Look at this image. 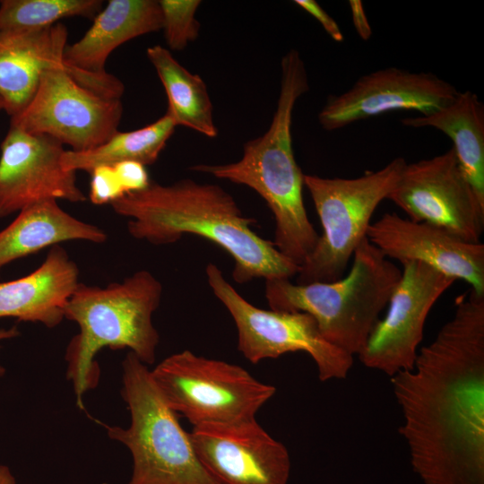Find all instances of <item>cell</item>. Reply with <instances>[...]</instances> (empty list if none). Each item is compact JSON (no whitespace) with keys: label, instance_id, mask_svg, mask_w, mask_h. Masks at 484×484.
Returning a JSON list of instances; mask_svg holds the SVG:
<instances>
[{"label":"cell","instance_id":"f546056e","mask_svg":"<svg viewBox=\"0 0 484 484\" xmlns=\"http://www.w3.org/2000/svg\"><path fill=\"white\" fill-rule=\"evenodd\" d=\"M0 484H16L15 477L6 465L0 464Z\"/></svg>","mask_w":484,"mask_h":484},{"label":"cell","instance_id":"e0dca14e","mask_svg":"<svg viewBox=\"0 0 484 484\" xmlns=\"http://www.w3.org/2000/svg\"><path fill=\"white\" fill-rule=\"evenodd\" d=\"M367 238L386 258L420 262L484 295V245L462 240L437 226L386 212L371 223Z\"/></svg>","mask_w":484,"mask_h":484},{"label":"cell","instance_id":"5bb4252c","mask_svg":"<svg viewBox=\"0 0 484 484\" xmlns=\"http://www.w3.org/2000/svg\"><path fill=\"white\" fill-rule=\"evenodd\" d=\"M190 437L201 462L221 484H288V449L256 419L198 425Z\"/></svg>","mask_w":484,"mask_h":484},{"label":"cell","instance_id":"9c48e42d","mask_svg":"<svg viewBox=\"0 0 484 484\" xmlns=\"http://www.w3.org/2000/svg\"><path fill=\"white\" fill-rule=\"evenodd\" d=\"M205 272L212 293L236 324L238 350L246 360L257 364L302 351L314 360L320 381L347 377L353 356L327 341L310 315L259 308L236 290L216 264H209Z\"/></svg>","mask_w":484,"mask_h":484},{"label":"cell","instance_id":"484cf974","mask_svg":"<svg viewBox=\"0 0 484 484\" xmlns=\"http://www.w3.org/2000/svg\"><path fill=\"white\" fill-rule=\"evenodd\" d=\"M90 174L89 198L93 204H110L127 194L114 165L97 167Z\"/></svg>","mask_w":484,"mask_h":484},{"label":"cell","instance_id":"277c9868","mask_svg":"<svg viewBox=\"0 0 484 484\" xmlns=\"http://www.w3.org/2000/svg\"><path fill=\"white\" fill-rule=\"evenodd\" d=\"M161 295L162 284L147 270L105 288L79 283L65 305V318L79 326L65 360L80 409H84L85 393L98 385L99 368L94 358L102 348L128 349L145 365L155 361L160 336L152 315Z\"/></svg>","mask_w":484,"mask_h":484},{"label":"cell","instance_id":"d6986e66","mask_svg":"<svg viewBox=\"0 0 484 484\" xmlns=\"http://www.w3.org/2000/svg\"><path fill=\"white\" fill-rule=\"evenodd\" d=\"M79 283L76 263L60 245L51 246L35 271L0 282V317L56 327L65 318V305Z\"/></svg>","mask_w":484,"mask_h":484},{"label":"cell","instance_id":"f1b7e54d","mask_svg":"<svg viewBox=\"0 0 484 484\" xmlns=\"http://www.w3.org/2000/svg\"><path fill=\"white\" fill-rule=\"evenodd\" d=\"M19 334H20V332L15 326H13L8 329L1 328L0 329V342L4 340L14 338L18 336ZM0 348H1V344H0ZM4 373H5L4 367L0 365V376H3Z\"/></svg>","mask_w":484,"mask_h":484},{"label":"cell","instance_id":"d4e9b609","mask_svg":"<svg viewBox=\"0 0 484 484\" xmlns=\"http://www.w3.org/2000/svg\"><path fill=\"white\" fill-rule=\"evenodd\" d=\"M162 29L169 48L182 50L199 35L200 23L195 13L199 0H160Z\"/></svg>","mask_w":484,"mask_h":484},{"label":"cell","instance_id":"30bf717a","mask_svg":"<svg viewBox=\"0 0 484 484\" xmlns=\"http://www.w3.org/2000/svg\"><path fill=\"white\" fill-rule=\"evenodd\" d=\"M120 99L102 97L78 83L65 66L46 70L28 106L10 126L49 136L73 151L94 149L118 131Z\"/></svg>","mask_w":484,"mask_h":484},{"label":"cell","instance_id":"7a4b0ae2","mask_svg":"<svg viewBox=\"0 0 484 484\" xmlns=\"http://www.w3.org/2000/svg\"><path fill=\"white\" fill-rule=\"evenodd\" d=\"M110 205L128 218L127 230L136 239L168 245L190 234L215 243L232 257V277L239 284L258 278L290 279L299 272L272 241L252 229L255 219L244 216L220 186L188 178L168 186L151 181Z\"/></svg>","mask_w":484,"mask_h":484},{"label":"cell","instance_id":"4316f807","mask_svg":"<svg viewBox=\"0 0 484 484\" xmlns=\"http://www.w3.org/2000/svg\"><path fill=\"white\" fill-rule=\"evenodd\" d=\"M294 3L312 15L326 33L336 42L343 40V34L335 20L315 0H295Z\"/></svg>","mask_w":484,"mask_h":484},{"label":"cell","instance_id":"603a6c76","mask_svg":"<svg viewBox=\"0 0 484 484\" xmlns=\"http://www.w3.org/2000/svg\"><path fill=\"white\" fill-rule=\"evenodd\" d=\"M176 124L167 112L142 128L114 134L99 146L84 151L65 150L61 158L65 169L91 173L95 168L124 161L153 164L172 135Z\"/></svg>","mask_w":484,"mask_h":484},{"label":"cell","instance_id":"ffe728a7","mask_svg":"<svg viewBox=\"0 0 484 484\" xmlns=\"http://www.w3.org/2000/svg\"><path fill=\"white\" fill-rule=\"evenodd\" d=\"M83 240L104 243L107 234L63 210L56 200H45L18 212L0 231V268L14 260L60 243Z\"/></svg>","mask_w":484,"mask_h":484},{"label":"cell","instance_id":"ba28073f","mask_svg":"<svg viewBox=\"0 0 484 484\" xmlns=\"http://www.w3.org/2000/svg\"><path fill=\"white\" fill-rule=\"evenodd\" d=\"M151 376L168 406L193 427L255 419L276 392L240 366L188 350L164 359Z\"/></svg>","mask_w":484,"mask_h":484},{"label":"cell","instance_id":"8992f818","mask_svg":"<svg viewBox=\"0 0 484 484\" xmlns=\"http://www.w3.org/2000/svg\"><path fill=\"white\" fill-rule=\"evenodd\" d=\"M122 368L121 394L130 411V425L106 428L108 436L132 454L127 484H221L201 462L190 433L165 402L147 365L129 351Z\"/></svg>","mask_w":484,"mask_h":484},{"label":"cell","instance_id":"cb8c5ba5","mask_svg":"<svg viewBox=\"0 0 484 484\" xmlns=\"http://www.w3.org/2000/svg\"><path fill=\"white\" fill-rule=\"evenodd\" d=\"M102 5L101 0H3L0 35L49 27L65 18L93 19Z\"/></svg>","mask_w":484,"mask_h":484},{"label":"cell","instance_id":"ac0fdd59","mask_svg":"<svg viewBox=\"0 0 484 484\" xmlns=\"http://www.w3.org/2000/svg\"><path fill=\"white\" fill-rule=\"evenodd\" d=\"M67 37L60 22L0 35V99L10 118L28 106L46 70L65 66Z\"/></svg>","mask_w":484,"mask_h":484},{"label":"cell","instance_id":"8fae6325","mask_svg":"<svg viewBox=\"0 0 484 484\" xmlns=\"http://www.w3.org/2000/svg\"><path fill=\"white\" fill-rule=\"evenodd\" d=\"M387 199L413 221L437 226L467 242H480L484 201L462 173L453 147L406 163Z\"/></svg>","mask_w":484,"mask_h":484},{"label":"cell","instance_id":"9a60e30c","mask_svg":"<svg viewBox=\"0 0 484 484\" xmlns=\"http://www.w3.org/2000/svg\"><path fill=\"white\" fill-rule=\"evenodd\" d=\"M0 149V218L45 200H86L76 172L62 166L65 150L56 140L10 126Z\"/></svg>","mask_w":484,"mask_h":484},{"label":"cell","instance_id":"3957f363","mask_svg":"<svg viewBox=\"0 0 484 484\" xmlns=\"http://www.w3.org/2000/svg\"><path fill=\"white\" fill-rule=\"evenodd\" d=\"M281 68L280 94L268 130L245 143L239 160L200 164L191 170L255 190L273 214L274 246L300 266L319 238L305 208L304 174L295 160L291 137L293 109L297 100L308 91L309 83L305 64L296 49L282 56Z\"/></svg>","mask_w":484,"mask_h":484},{"label":"cell","instance_id":"83f0119b","mask_svg":"<svg viewBox=\"0 0 484 484\" xmlns=\"http://www.w3.org/2000/svg\"><path fill=\"white\" fill-rule=\"evenodd\" d=\"M349 5L351 20L357 34L362 40H368L372 35V29L366 15L360 0H350Z\"/></svg>","mask_w":484,"mask_h":484},{"label":"cell","instance_id":"2e32d148","mask_svg":"<svg viewBox=\"0 0 484 484\" xmlns=\"http://www.w3.org/2000/svg\"><path fill=\"white\" fill-rule=\"evenodd\" d=\"M162 29L155 0H109L76 42L67 45L64 64L67 73L86 89L108 99H121L125 86L105 69L109 55L122 44Z\"/></svg>","mask_w":484,"mask_h":484},{"label":"cell","instance_id":"7402d4cb","mask_svg":"<svg viewBox=\"0 0 484 484\" xmlns=\"http://www.w3.org/2000/svg\"><path fill=\"white\" fill-rule=\"evenodd\" d=\"M146 55L165 89L167 113L176 125L188 127L211 138L217 136L212 103L201 76L190 73L168 48L160 45L148 48Z\"/></svg>","mask_w":484,"mask_h":484},{"label":"cell","instance_id":"52a82bcc","mask_svg":"<svg viewBox=\"0 0 484 484\" xmlns=\"http://www.w3.org/2000/svg\"><path fill=\"white\" fill-rule=\"evenodd\" d=\"M403 158L354 178L304 175L323 232L300 265L297 283L331 282L341 279L367 237L371 218L387 199L406 165Z\"/></svg>","mask_w":484,"mask_h":484},{"label":"cell","instance_id":"5b68a950","mask_svg":"<svg viewBox=\"0 0 484 484\" xmlns=\"http://www.w3.org/2000/svg\"><path fill=\"white\" fill-rule=\"evenodd\" d=\"M352 258L348 274L339 280L307 284L267 280L264 294L270 309L310 315L327 341L354 357L363 350L388 305L402 269L367 237Z\"/></svg>","mask_w":484,"mask_h":484},{"label":"cell","instance_id":"44dd1931","mask_svg":"<svg viewBox=\"0 0 484 484\" xmlns=\"http://www.w3.org/2000/svg\"><path fill=\"white\" fill-rule=\"evenodd\" d=\"M401 122L409 127H433L446 134L453 141L462 173L484 201V104L476 93L459 91L443 108Z\"/></svg>","mask_w":484,"mask_h":484},{"label":"cell","instance_id":"4dcf8cb0","mask_svg":"<svg viewBox=\"0 0 484 484\" xmlns=\"http://www.w3.org/2000/svg\"><path fill=\"white\" fill-rule=\"evenodd\" d=\"M1 110H4V104H3V102H2V100L0 99V111Z\"/></svg>","mask_w":484,"mask_h":484},{"label":"cell","instance_id":"6da1fadb","mask_svg":"<svg viewBox=\"0 0 484 484\" xmlns=\"http://www.w3.org/2000/svg\"><path fill=\"white\" fill-rule=\"evenodd\" d=\"M391 385L423 483L484 484V295L458 297L453 317Z\"/></svg>","mask_w":484,"mask_h":484},{"label":"cell","instance_id":"7c38bea8","mask_svg":"<svg viewBox=\"0 0 484 484\" xmlns=\"http://www.w3.org/2000/svg\"><path fill=\"white\" fill-rule=\"evenodd\" d=\"M388 310L358 355L367 368L390 377L411 370L423 339L427 317L439 298L456 281L420 262L402 264Z\"/></svg>","mask_w":484,"mask_h":484},{"label":"cell","instance_id":"4fadbf2b","mask_svg":"<svg viewBox=\"0 0 484 484\" xmlns=\"http://www.w3.org/2000/svg\"><path fill=\"white\" fill-rule=\"evenodd\" d=\"M459 93L452 83L432 73L386 67L359 77L345 92L329 96L318 114L321 126L334 131L392 111L430 114Z\"/></svg>","mask_w":484,"mask_h":484}]
</instances>
